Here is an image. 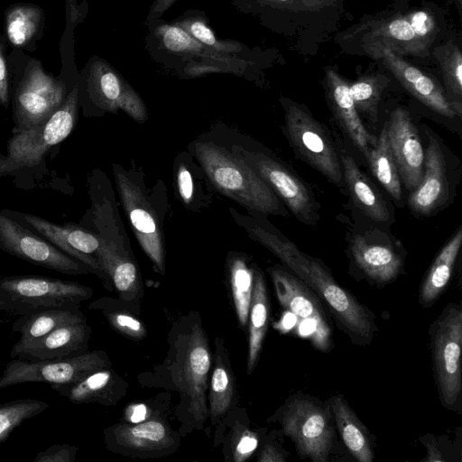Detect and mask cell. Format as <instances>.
<instances>
[{"instance_id": "cell-36", "label": "cell", "mask_w": 462, "mask_h": 462, "mask_svg": "<svg viewBox=\"0 0 462 462\" xmlns=\"http://www.w3.org/2000/svg\"><path fill=\"white\" fill-rule=\"evenodd\" d=\"M434 55L439 63L444 83L451 98H455V107L461 115L462 97V53L455 43H446L435 48Z\"/></svg>"}, {"instance_id": "cell-10", "label": "cell", "mask_w": 462, "mask_h": 462, "mask_svg": "<svg viewBox=\"0 0 462 462\" xmlns=\"http://www.w3.org/2000/svg\"><path fill=\"white\" fill-rule=\"evenodd\" d=\"M285 125L296 152L329 181L341 186L344 178L342 165L322 125L295 105L286 109Z\"/></svg>"}, {"instance_id": "cell-2", "label": "cell", "mask_w": 462, "mask_h": 462, "mask_svg": "<svg viewBox=\"0 0 462 462\" xmlns=\"http://www.w3.org/2000/svg\"><path fill=\"white\" fill-rule=\"evenodd\" d=\"M212 356L199 318L182 319L171 340L165 365L180 393V405L191 428L201 430L208 418L206 392Z\"/></svg>"}, {"instance_id": "cell-22", "label": "cell", "mask_w": 462, "mask_h": 462, "mask_svg": "<svg viewBox=\"0 0 462 462\" xmlns=\"http://www.w3.org/2000/svg\"><path fill=\"white\" fill-rule=\"evenodd\" d=\"M95 257L124 301L133 302L140 298L142 279L134 257L125 247V242L119 243L101 236Z\"/></svg>"}, {"instance_id": "cell-26", "label": "cell", "mask_w": 462, "mask_h": 462, "mask_svg": "<svg viewBox=\"0 0 462 462\" xmlns=\"http://www.w3.org/2000/svg\"><path fill=\"white\" fill-rule=\"evenodd\" d=\"M119 378L109 368L90 373L80 380L69 383L51 384V389L73 403L98 402L114 405L120 398Z\"/></svg>"}, {"instance_id": "cell-41", "label": "cell", "mask_w": 462, "mask_h": 462, "mask_svg": "<svg viewBox=\"0 0 462 462\" xmlns=\"http://www.w3.org/2000/svg\"><path fill=\"white\" fill-rule=\"evenodd\" d=\"M36 28L34 14L27 9H18L8 20L7 35L14 45L24 44L33 34Z\"/></svg>"}, {"instance_id": "cell-27", "label": "cell", "mask_w": 462, "mask_h": 462, "mask_svg": "<svg viewBox=\"0 0 462 462\" xmlns=\"http://www.w3.org/2000/svg\"><path fill=\"white\" fill-rule=\"evenodd\" d=\"M328 404L341 439L359 462H372L374 457L368 430L358 419L342 394L329 398Z\"/></svg>"}, {"instance_id": "cell-13", "label": "cell", "mask_w": 462, "mask_h": 462, "mask_svg": "<svg viewBox=\"0 0 462 462\" xmlns=\"http://www.w3.org/2000/svg\"><path fill=\"white\" fill-rule=\"evenodd\" d=\"M239 155L287 205L301 222L315 225L319 220L317 204L306 185L283 165L261 152L234 146Z\"/></svg>"}, {"instance_id": "cell-48", "label": "cell", "mask_w": 462, "mask_h": 462, "mask_svg": "<svg viewBox=\"0 0 462 462\" xmlns=\"http://www.w3.org/2000/svg\"><path fill=\"white\" fill-rule=\"evenodd\" d=\"M147 411L148 407L143 403L134 404L125 410V418L133 423L141 422L148 419Z\"/></svg>"}, {"instance_id": "cell-18", "label": "cell", "mask_w": 462, "mask_h": 462, "mask_svg": "<svg viewBox=\"0 0 462 462\" xmlns=\"http://www.w3.org/2000/svg\"><path fill=\"white\" fill-rule=\"evenodd\" d=\"M374 59H381L396 79L413 97L436 113L453 118L457 116L442 88L430 76L385 47H365Z\"/></svg>"}, {"instance_id": "cell-15", "label": "cell", "mask_w": 462, "mask_h": 462, "mask_svg": "<svg viewBox=\"0 0 462 462\" xmlns=\"http://www.w3.org/2000/svg\"><path fill=\"white\" fill-rule=\"evenodd\" d=\"M65 92L61 83L42 70L27 74L15 97L14 121L17 131L36 126L49 119L64 102Z\"/></svg>"}, {"instance_id": "cell-52", "label": "cell", "mask_w": 462, "mask_h": 462, "mask_svg": "<svg viewBox=\"0 0 462 462\" xmlns=\"http://www.w3.org/2000/svg\"><path fill=\"white\" fill-rule=\"evenodd\" d=\"M3 323H4V321H3V320H0V326H1Z\"/></svg>"}, {"instance_id": "cell-24", "label": "cell", "mask_w": 462, "mask_h": 462, "mask_svg": "<svg viewBox=\"0 0 462 462\" xmlns=\"http://www.w3.org/2000/svg\"><path fill=\"white\" fill-rule=\"evenodd\" d=\"M326 86L334 115L348 137L366 158L376 138L362 124L350 94L349 84L335 70L327 69Z\"/></svg>"}, {"instance_id": "cell-16", "label": "cell", "mask_w": 462, "mask_h": 462, "mask_svg": "<svg viewBox=\"0 0 462 462\" xmlns=\"http://www.w3.org/2000/svg\"><path fill=\"white\" fill-rule=\"evenodd\" d=\"M386 128L399 176L412 191L420 183L424 172V152L417 129L409 113L402 107L391 113Z\"/></svg>"}, {"instance_id": "cell-28", "label": "cell", "mask_w": 462, "mask_h": 462, "mask_svg": "<svg viewBox=\"0 0 462 462\" xmlns=\"http://www.w3.org/2000/svg\"><path fill=\"white\" fill-rule=\"evenodd\" d=\"M215 363L209 381L208 417L212 425L218 424L235 404L236 381L224 341H215Z\"/></svg>"}, {"instance_id": "cell-30", "label": "cell", "mask_w": 462, "mask_h": 462, "mask_svg": "<svg viewBox=\"0 0 462 462\" xmlns=\"http://www.w3.org/2000/svg\"><path fill=\"white\" fill-rule=\"evenodd\" d=\"M341 165L343 177L355 204L374 220H388L389 211L385 200L353 158L342 155Z\"/></svg>"}, {"instance_id": "cell-31", "label": "cell", "mask_w": 462, "mask_h": 462, "mask_svg": "<svg viewBox=\"0 0 462 462\" xmlns=\"http://www.w3.org/2000/svg\"><path fill=\"white\" fill-rule=\"evenodd\" d=\"M86 320L79 307H54L20 316L12 325L13 332L21 334L19 340L38 339L56 328Z\"/></svg>"}, {"instance_id": "cell-3", "label": "cell", "mask_w": 462, "mask_h": 462, "mask_svg": "<svg viewBox=\"0 0 462 462\" xmlns=\"http://www.w3.org/2000/svg\"><path fill=\"white\" fill-rule=\"evenodd\" d=\"M194 152L218 192L251 211L285 215L275 193L239 155L216 143L204 142L195 143Z\"/></svg>"}, {"instance_id": "cell-39", "label": "cell", "mask_w": 462, "mask_h": 462, "mask_svg": "<svg viewBox=\"0 0 462 462\" xmlns=\"http://www.w3.org/2000/svg\"><path fill=\"white\" fill-rule=\"evenodd\" d=\"M174 23L185 30L195 40L215 51L227 54L238 52L242 49L238 42L217 39L206 20L201 16H183Z\"/></svg>"}, {"instance_id": "cell-49", "label": "cell", "mask_w": 462, "mask_h": 462, "mask_svg": "<svg viewBox=\"0 0 462 462\" xmlns=\"http://www.w3.org/2000/svg\"><path fill=\"white\" fill-rule=\"evenodd\" d=\"M9 102L7 71L4 57L0 51V104L7 106Z\"/></svg>"}, {"instance_id": "cell-25", "label": "cell", "mask_w": 462, "mask_h": 462, "mask_svg": "<svg viewBox=\"0 0 462 462\" xmlns=\"http://www.w3.org/2000/svg\"><path fill=\"white\" fill-rule=\"evenodd\" d=\"M351 253L359 269L372 281L387 283L394 280L402 266V258L389 245L358 236L351 242Z\"/></svg>"}, {"instance_id": "cell-38", "label": "cell", "mask_w": 462, "mask_h": 462, "mask_svg": "<svg viewBox=\"0 0 462 462\" xmlns=\"http://www.w3.org/2000/svg\"><path fill=\"white\" fill-rule=\"evenodd\" d=\"M50 407L48 402L18 399L0 405V443L4 442L23 421Z\"/></svg>"}, {"instance_id": "cell-6", "label": "cell", "mask_w": 462, "mask_h": 462, "mask_svg": "<svg viewBox=\"0 0 462 462\" xmlns=\"http://www.w3.org/2000/svg\"><path fill=\"white\" fill-rule=\"evenodd\" d=\"M436 384L442 405L455 411L462 392V308L448 304L430 328Z\"/></svg>"}, {"instance_id": "cell-37", "label": "cell", "mask_w": 462, "mask_h": 462, "mask_svg": "<svg viewBox=\"0 0 462 462\" xmlns=\"http://www.w3.org/2000/svg\"><path fill=\"white\" fill-rule=\"evenodd\" d=\"M388 79L383 75H365L349 85L355 106L371 120L377 118L378 104Z\"/></svg>"}, {"instance_id": "cell-21", "label": "cell", "mask_w": 462, "mask_h": 462, "mask_svg": "<svg viewBox=\"0 0 462 462\" xmlns=\"http://www.w3.org/2000/svg\"><path fill=\"white\" fill-rule=\"evenodd\" d=\"M106 445L126 453L162 454L174 448L176 439L164 421L145 420L134 424L115 425L105 430Z\"/></svg>"}, {"instance_id": "cell-12", "label": "cell", "mask_w": 462, "mask_h": 462, "mask_svg": "<svg viewBox=\"0 0 462 462\" xmlns=\"http://www.w3.org/2000/svg\"><path fill=\"white\" fill-rule=\"evenodd\" d=\"M277 299L299 320L308 324V337L322 351L331 346L332 328L319 298L298 277L273 267L269 270Z\"/></svg>"}, {"instance_id": "cell-32", "label": "cell", "mask_w": 462, "mask_h": 462, "mask_svg": "<svg viewBox=\"0 0 462 462\" xmlns=\"http://www.w3.org/2000/svg\"><path fill=\"white\" fill-rule=\"evenodd\" d=\"M461 244L459 227L443 246L421 283L419 300L424 308L434 303L448 285Z\"/></svg>"}, {"instance_id": "cell-17", "label": "cell", "mask_w": 462, "mask_h": 462, "mask_svg": "<svg viewBox=\"0 0 462 462\" xmlns=\"http://www.w3.org/2000/svg\"><path fill=\"white\" fill-rule=\"evenodd\" d=\"M88 87L92 99L99 107L113 113L120 109L138 123L147 120L148 112L142 97L106 62L94 63Z\"/></svg>"}, {"instance_id": "cell-50", "label": "cell", "mask_w": 462, "mask_h": 462, "mask_svg": "<svg viewBox=\"0 0 462 462\" xmlns=\"http://www.w3.org/2000/svg\"><path fill=\"white\" fill-rule=\"evenodd\" d=\"M424 440H421L426 448H427V455L428 457L425 458L426 461H445V459L441 457V453L438 448V445L435 443V440L429 439V438L425 435Z\"/></svg>"}, {"instance_id": "cell-47", "label": "cell", "mask_w": 462, "mask_h": 462, "mask_svg": "<svg viewBox=\"0 0 462 462\" xmlns=\"http://www.w3.org/2000/svg\"><path fill=\"white\" fill-rule=\"evenodd\" d=\"M178 0H154L147 15L151 23L162 17Z\"/></svg>"}, {"instance_id": "cell-35", "label": "cell", "mask_w": 462, "mask_h": 462, "mask_svg": "<svg viewBox=\"0 0 462 462\" xmlns=\"http://www.w3.org/2000/svg\"><path fill=\"white\" fill-rule=\"evenodd\" d=\"M254 271L246 260L238 255L228 259V277L233 301L240 326L248 323L249 308L254 288Z\"/></svg>"}, {"instance_id": "cell-42", "label": "cell", "mask_w": 462, "mask_h": 462, "mask_svg": "<svg viewBox=\"0 0 462 462\" xmlns=\"http://www.w3.org/2000/svg\"><path fill=\"white\" fill-rule=\"evenodd\" d=\"M259 443L256 432L246 427H238L230 441L229 454L235 462L247 460L256 450Z\"/></svg>"}, {"instance_id": "cell-40", "label": "cell", "mask_w": 462, "mask_h": 462, "mask_svg": "<svg viewBox=\"0 0 462 462\" xmlns=\"http://www.w3.org/2000/svg\"><path fill=\"white\" fill-rule=\"evenodd\" d=\"M89 309L100 310L110 325L121 334L133 339L143 338L147 332L143 322L129 312L111 309L103 299L97 300L88 305Z\"/></svg>"}, {"instance_id": "cell-4", "label": "cell", "mask_w": 462, "mask_h": 462, "mask_svg": "<svg viewBox=\"0 0 462 462\" xmlns=\"http://www.w3.org/2000/svg\"><path fill=\"white\" fill-rule=\"evenodd\" d=\"M270 420L280 423L301 458L313 462L328 460L335 439L328 402L325 404L314 396L297 393L287 398Z\"/></svg>"}, {"instance_id": "cell-46", "label": "cell", "mask_w": 462, "mask_h": 462, "mask_svg": "<svg viewBox=\"0 0 462 462\" xmlns=\"http://www.w3.org/2000/svg\"><path fill=\"white\" fill-rule=\"evenodd\" d=\"M287 453L280 449L273 443H265L260 450L257 461L259 462H285L287 460Z\"/></svg>"}, {"instance_id": "cell-45", "label": "cell", "mask_w": 462, "mask_h": 462, "mask_svg": "<svg viewBox=\"0 0 462 462\" xmlns=\"http://www.w3.org/2000/svg\"><path fill=\"white\" fill-rule=\"evenodd\" d=\"M178 190L183 202L189 204L193 196L192 177L187 167L181 164L177 173Z\"/></svg>"}, {"instance_id": "cell-23", "label": "cell", "mask_w": 462, "mask_h": 462, "mask_svg": "<svg viewBox=\"0 0 462 462\" xmlns=\"http://www.w3.org/2000/svg\"><path fill=\"white\" fill-rule=\"evenodd\" d=\"M445 160L439 142L430 138L424 153V172L419 186L409 196V206L420 215H429L447 199Z\"/></svg>"}, {"instance_id": "cell-33", "label": "cell", "mask_w": 462, "mask_h": 462, "mask_svg": "<svg viewBox=\"0 0 462 462\" xmlns=\"http://www.w3.org/2000/svg\"><path fill=\"white\" fill-rule=\"evenodd\" d=\"M155 29V35L163 49L171 53L207 59L213 62H220L226 65L232 62V57L215 51L203 45L175 23H161Z\"/></svg>"}, {"instance_id": "cell-51", "label": "cell", "mask_w": 462, "mask_h": 462, "mask_svg": "<svg viewBox=\"0 0 462 462\" xmlns=\"http://www.w3.org/2000/svg\"><path fill=\"white\" fill-rule=\"evenodd\" d=\"M455 3L459 10L461 12V6H462V0H455Z\"/></svg>"}, {"instance_id": "cell-34", "label": "cell", "mask_w": 462, "mask_h": 462, "mask_svg": "<svg viewBox=\"0 0 462 462\" xmlns=\"http://www.w3.org/2000/svg\"><path fill=\"white\" fill-rule=\"evenodd\" d=\"M373 174L391 197L399 201L402 198L400 176L390 149L386 124L366 157Z\"/></svg>"}, {"instance_id": "cell-8", "label": "cell", "mask_w": 462, "mask_h": 462, "mask_svg": "<svg viewBox=\"0 0 462 462\" xmlns=\"http://www.w3.org/2000/svg\"><path fill=\"white\" fill-rule=\"evenodd\" d=\"M437 32L433 14L427 10H415L367 23L364 42L365 47H385L400 56L425 57Z\"/></svg>"}, {"instance_id": "cell-14", "label": "cell", "mask_w": 462, "mask_h": 462, "mask_svg": "<svg viewBox=\"0 0 462 462\" xmlns=\"http://www.w3.org/2000/svg\"><path fill=\"white\" fill-rule=\"evenodd\" d=\"M0 249L36 265L62 273L78 275L92 273L84 263L1 213Z\"/></svg>"}, {"instance_id": "cell-43", "label": "cell", "mask_w": 462, "mask_h": 462, "mask_svg": "<svg viewBox=\"0 0 462 462\" xmlns=\"http://www.w3.org/2000/svg\"><path fill=\"white\" fill-rule=\"evenodd\" d=\"M258 4L273 8L293 11H317L333 3L334 0H255Z\"/></svg>"}, {"instance_id": "cell-1", "label": "cell", "mask_w": 462, "mask_h": 462, "mask_svg": "<svg viewBox=\"0 0 462 462\" xmlns=\"http://www.w3.org/2000/svg\"><path fill=\"white\" fill-rule=\"evenodd\" d=\"M242 226L253 239L274 254L326 304L338 327L354 344L365 346L371 343L377 332L374 316L339 286L319 260L258 225L243 220Z\"/></svg>"}, {"instance_id": "cell-5", "label": "cell", "mask_w": 462, "mask_h": 462, "mask_svg": "<svg viewBox=\"0 0 462 462\" xmlns=\"http://www.w3.org/2000/svg\"><path fill=\"white\" fill-rule=\"evenodd\" d=\"M93 290L56 278L0 276V312L23 316L54 307H79Z\"/></svg>"}, {"instance_id": "cell-29", "label": "cell", "mask_w": 462, "mask_h": 462, "mask_svg": "<svg viewBox=\"0 0 462 462\" xmlns=\"http://www.w3.org/2000/svg\"><path fill=\"white\" fill-rule=\"evenodd\" d=\"M270 303L264 277L260 270L254 271V288L248 314V356L247 374H250L258 361L263 342L268 328Z\"/></svg>"}, {"instance_id": "cell-19", "label": "cell", "mask_w": 462, "mask_h": 462, "mask_svg": "<svg viewBox=\"0 0 462 462\" xmlns=\"http://www.w3.org/2000/svg\"><path fill=\"white\" fill-rule=\"evenodd\" d=\"M90 333L86 320L63 324L38 339L18 340L11 349L10 357L40 361L82 355L88 352Z\"/></svg>"}, {"instance_id": "cell-11", "label": "cell", "mask_w": 462, "mask_h": 462, "mask_svg": "<svg viewBox=\"0 0 462 462\" xmlns=\"http://www.w3.org/2000/svg\"><path fill=\"white\" fill-rule=\"evenodd\" d=\"M114 174L120 199L133 232L154 268L165 270L163 234L156 212L142 189L119 166Z\"/></svg>"}, {"instance_id": "cell-9", "label": "cell", "mask_w": 462, "mask_h": 462, "mask_svg": "<svg viewBox=\"0 0 462 462\" xmlns=\"http://www.w3.org/2000/svg\"><path fill=\"white\" fill-rule=\"evenodd\" d=\"M109 366L110 361L103 351L40 361L14 358L5 365L0 375V390L25 383H45L50 385L73 383Z\"/></svg>"}, {"instance_id": "cell-7", "label": "cell", "mask_w": 462, "mask_h": 462, "mask_svg": "<svg viewBox=\"0 0 462 462\" xmlns=\"http://www.w3.org/2000/svg\"><path fill=\"white\" fill-rule=\"evenodd\" d=\"M78 109V90L74 88L62 105L43 123L14 132L6 154H0V176L37 165L44 154L71 133Z\"/></svg>"}, {"instance_id": "cell-20", "label": "cell", "mask_w": 462, "mask_h": 462, "mask_svg": "<svg viewBox=\"0 0 462 462\" xmlns=\"http://www.w3.org/2000/svg\"><path fill=\"white\" fill-rule=\"evenodd\" d=\"M23 217L26 223L62 252L84 263L100 278L106 279L95 257L101 244L100 236L70 223L61 226L32 215L23 214Z\"/></svg>"}, {"instance_id": "cell-44", "label": "cell", "mask_w": 462, "mask_h": 462, "mask_svg": "<svg viewBox=\"0 0 462 462\" xmlns=\"http://www.w3.org/2000/svg\"><path fill=\"white\" fill-rule=\"evenodd\" d=\"M78 448L69 444H56L38 452L32 462H73Z\"/></svg>"}]
</instances>
